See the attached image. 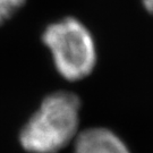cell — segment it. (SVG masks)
<instances>
[{
  "label": "cell",
  "mask_w": 153,
  "mask_h": 153,
  "mask_svg": "<svg viewBox=\"0 0 153 153\" xmlns=\"http://www.w3.org/2000/svg\"><path fill=\"white\" fill-rule=\"evenodd\" d=\"M74 153H131L125 143L115 133L94 127L78 134Z\"/></svg>",
  "instance_id": "cell-3"
},
{
  "label": "cell",
  "mask_w": 153,
  "mask_h": 153,
  "mask_svg": "<svg viewBox=\"0 0 153 153\" xmlns=\"http://www.w3.org/2000/svg\"><path fill=\"white\" fill-rule=\"evenodd\" d=\"M26 0H0V25L9 19Z\"/></svg>",
  "instance_id": "cell-4"
},
{
  "label": "cell",
  "mask_w": 153,
  "mask_h": 153,
  "mask_svg": "<svg viewBox=\"0 0 153 153\" xmlns=\"http://www.w3.org/2000/svg\"><path fill=\"white\" fill-rule=\"evenodd\" d=\"M81 100L74 93L57 91L42 100L19 134L30 153H57L77 135Z\"/></svg>",
  "instance_id": "cell-1"
},
{
  "label": "cell",
  "mask_w": 153,
  "mask_h": 153,
  "mask_svg": "<svg viewBox=\"0 0 153 153\" xmlns=\"http://www.w3.org/2000/svg\"><path fill=\"white\" fill-rule=\"evenodd\" d=\"M142 4L150 14H153V0H142Z\"/></svg>",
  "instance_id": "cell-5"
},
{
  "label": "cell",
  "mask_w": 153,
  "mask_h": 153,
  "mask_svg": "<svg viewBox=\"0 0 153 153\" xmlns=\"http://www.w3.org/2000/svg\"><path fill=\"white\" fill-rule=\"evenodd\" d=\"M42 42L49 49L59 75L76 82L88 77L98 61L97 45L88 28L74 17H65L48 25Z\"/></svg>",
  "instance_id": "cell-2"
}]
</instances>
